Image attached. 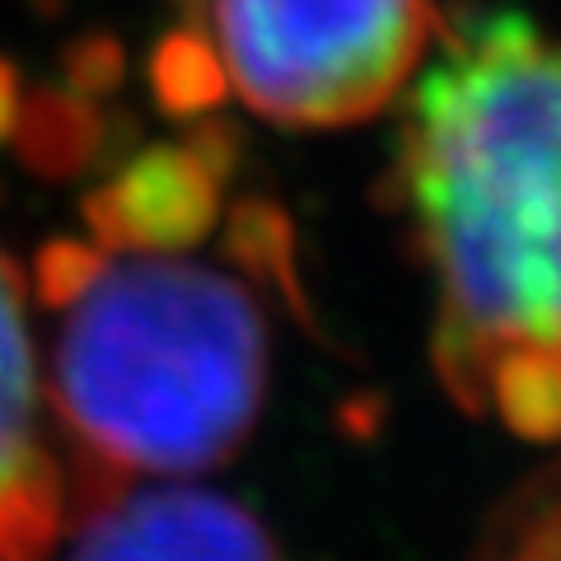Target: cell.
Returning a JSON list of instances; mask_svg holds the SVG:
<instances>
[{
    "mask_svg": "<svg viewBox=\"0 0 561 561\" xmlns=\"http://www.w3.org/2000/svg\"><path fill=\"white\" fill-rule=\"evenodd\" d=\"M435 33L398 187L440 276L435 370L478 412L496 360L561 365V47L519 10L459 5Z\"/></svg>",
    "mask_w": 561,
    "mask_h": 561,
    "instance_id": "obj_1",
    "label": "cell"
},
{
    "mask_svg": "<svg viewBox=\"0 0 561 561\" xmlns=\"http://www.w3.org/2000/svg\"><path fill=\"white\" fill-rule=\"evenodd\" d=\"M61 313L51 402L76 459L117 478L206 472L249 440L267 323L243 280L173 253H108Z\"/></svg>",
    "mask_w": 561,
    "mask_h": 561,
    "instance_id": "obj_2",
    "label": "cell"
},
{
    "mask_svg": "<svg viewBox=\"0 0 561 561\" xmlns=\"http://www.w3.org/2000/svg\"><path fill=\"white\" fill-rule=\"evenodd\" d=\"M230 90L280 127L375 117L421 61L435 0H206Z\"/></svg>",
    "mask_w": 561,
    "mask_h": 561,
    "instance_id": "obj_3",
    "label": "cell"
},
{
    "mask_svg": "<svg viewBox=\"0 0 561 561\" xmlns=\"http://www.w3.org/2000/svg\"><path fill=\"white\" fill-rule=\"evenodd\" d=\"M38 383L24 323V286L14 262L0 253V561H47L66 524H76V468L33 435Z\"/></svg>",
    "mask_w": 561,
    "mask_h": 561,
    "instance_id": "obj_4",
    "label": "cell"
},
{
    "mask_svg": "<svg viewBox=\"0 0 561 561\" xmlns=\"http://www.w3.org/2000/svg\"><path fill=\"white\" fill-rule=\"evenodd\" d=\"M70 561H286L253 511L216 491L108 486L76 515Z\"/></svg>",
    "mask_w": 561,
    "mask_h": 561,
    "instance_id": "obj_5",
    "label": "cell"
},
{
    "mask_svg": "<svg viewBox=\"0 0 561 561\" xmlns=\"http://www.w3.org/2000/svg\"><path fill=\"white\" fill-rule=\"evenodd\" d=\"M80 216L103 253H179L220 225V183L187 146H140Z\"/></svg>",
    "mask_w": 561,
    "mask_h": 561,
    "instance_id": "obj_6",
    "label": "cell"
},
{
    "mask_svg": "<svg viewBox=\"0 0 561 561\" xmlns=\"http://www.w3.org/2000/svg\"><path fill=\"white\" fill-rule=\"evenodd\" d=\"M10 140L24 169H33L38 179L66 183L108 160V113L94 99L70 94L66 84H38L20 99Z\"/></svg>",
    "mask_w": 561,
    "mask_h": 561,
    "instance_id": "obj_7",
    "label": "cell"
},
{
    "mask_svg": "<svg viewBox=\"0 0 561 561\" xmlns=\"http://www.w3.org/2000/svg\"><path fill=\"white\" fill-rule=\"evenodd\" d=\"M146 80L154 108L173 122H192L216 113L230 94V70H225L220 47L206 38L202 20L169 28L146 57Z\"/></svg>",
    "mask_w": 561,
    "mask_h": 561,
    "instance_id": "obj_8",
    "label": "cell"
},
{
    "mask_svg": "<svg viewBox=\"0 0 561 561\" xmlns=\"http://www.w3.org/2000/svg\"><path fill=\"white\" fill-rule=\"evenodd\" d=\"M225 253L262 286H272L295 313L309 319V300L295 262V220L272 197H239L225 216Z\"/></svg>",
    "mask_w": 561,
    "mask_h": 561,
    "instance_id": "obj_9",
    "label": "cell"
},
{
    "mask_svg": "<svg viewBox=\"0 0 561 561\" xmlns=\"http://www.w3.org/2000/svg\"><path fill=\"white\" fill-rule=\"evenodd\" d=\"M478 561H561V478L524 491L491 524Z\"/></svg>",
    "mask_w": 561,
    "mask_h": 561,
    "instance_id": "obj_10",
    "label": "cell"
},
{
    "mask_svg": "<svg viewBox=\"0 0 561 561\" xmlns=\"http://www.w3.org/2000/svg\"><path fill=\"white\" fill-rule=\"evenodd\" d=\"M57 76L70 94L80 99H108L122 90V80H127V47H122L117 33L108 28H90L80 33V38H70L57 57Z\"/></svg>",
    "mask_w": 561,
    "mask_h": 561,
    "instance_id": "obj_11",
    "label": "cell"
},
{
    "mask_svg": "<svg viewBox=\"0 0 561 561\" xmlns=\"http://www.w3.org/2000/svg\"><path fill=\"white\" fill-rule=\"evenodd\" d=\"M108 262V253L99 243H80V239H51L38 253V267H33V286H38V300L47 309H66L76 295L99 276V267Z\"/></svg>",
    "mask_w": 561,
    "mask_h": 561,
    "instance_id": "obj_12",
    "label": "cell"
},
{
    "mask_svg": "<svg viewBox=\"0 0 561 561\" xmlns=\"http://www.w3.org/2000/svg\"><path fill=\"white\" fill-rule=\"evenodd\" d=\"M183 146L197 154V164L225 187V183H230L234 173H239V164H243L249 136H243V127H239L234 117H225V113L216 108V113H202V117H192V122H187Z\"/></svg>",
    "mask_w": 561,
    "mask_h": 561,
    "instance_id": "obj_13",
    "label": "cell"
},
{
    "mask_svg": "<svg viewBox=\"0 0 561 561\" xmlns=\"http://www.w3.org/2000/svg\"><path fill=\"white\" fill-rule=\"evenodd\" d=\"M20 99H24L20 66H14L10 57H0V146H5L10 131H14V117H20Z\"/></svg>",
    "mask_w": 561,
    "mask_h": 561,
    "instance_id": "obj_14",
    "label": "cell"
},
{
    "mask_svg": "<svg viewBox=\"0 0 561 561\" xmlns=\"http://www.w3.org/2000/svg\"><path fill=\"white\" fill-rule=\"evenodd\" d=\"M173 5H183V10H192V20H202V14H206V0H173Z\"/></svg>",
    "mask_w": 561,
    "mask_h": 561,
    "instance_id": "obj_15",
    "label": "cell"
},
{
    "mask_svg": "<svg viewBox=\"0 0 561 561\" xmlns=\"http://www.w3.org/2000/svg\"><path fill=\"white\" fill-rule=\"evenodd\" d=\"M33 5H47V10H51V5H57V0H33Z\"/></svg>",
    "mask_w": 561,
    "mask_h": 561,
    "instance_id": "obj_16",
    "label": "cell"
}]
</instances>
